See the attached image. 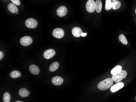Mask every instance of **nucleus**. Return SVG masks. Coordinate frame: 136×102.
Instances as JSON below:
<instances>
[{"label": "nucleus", "mask_w": 136, "mask_h": 102, "mask_svg": "<svg viewBox=\"0 0 136 102\" xmlns=\"http://www.w3.org/2000/svg\"><path fill=\"white\" fill-rule=\"evenodd\" d=\"M124 87V84L122 82H118L110 87V90L112 93L116 92Z\"/></svg>", "instance_id": "1a4fd4ad"}, {"label": "nucleus", "mask_w": 136, "mask_h": 102, "mask_svg": "<svg viewBox=\"0 0 136 102\" xmlns=\"http://www.w3.org/2000/svg\"><path fill=\"white\" fill-rule=\"evenodd\" d=\"M86 35H87V33H82V35H81V36L85 37Z\"/></svg>", "instance_id": "393cba45"}, {"label": "nucleus", "mask_w": 136, "mask_h": 102, "mask_svg": "<svg viewBox=\"0 0 136 102\" xmlns=\"http://www.w3.org/2000/svg\"><path fill=\"white\" fill-rule=\"evenodd\" d=\"M20 42L22 46H27L32 44L33 42V40L30 37L24 36L20 39Z\"/></svg>", "instance_id": "423d86ee"}, {"label": "nucleus", "mask_w": 136, "mask_h": 102, "mask_svg": "<svg viewBox=\"0 0 136 102\" xmlns=\"http://www.w3.org/2000/svg\"><path fill=\"white\" fill-rule=\"evenodd\" d=\"M55 54V51L54 49H49L44 52L43 56L45 59H49L53 57Z\"/></svg>", "instance_id": "0eeeda50"}, {"label": "nucleus", "mask_w": 136, "mask_h": 102, "mask_svg": "<svg viewBox=\"0 0 136 102\" xmlns=\"http://www.w3.org/2000/svg\"><path fill=\"white\" fill-rule=\"evenodd\" d=\"M113 81L111 78H107L101 81L97 85V87L101 90H106L110 88L113 84Z\"/></svg>", "instance_id": "f257e3e1"}, {"label": "nucleus", "mask_w": 136, "mask_h": 102, "mask_svg": "<svg viewBox=\"0 0 136 102\" xmlns=\"http://www.w3.org/2000/svg\"><path fill=\"white\" fill-rule=\"evenodd\" d=\"M113 0V1H114V0Z\"/></svg>", "instance_id": "cd10ccee"}, {"label": "nucleus", "mask_w": 136, "mask_h": 102, "mask_svg": "<svg viewBox=\"0 0 136 102\" xmlns=\"http://www.w3.org/2000/svg\"><path fill=\"white\" fill-rule=\"evenodd\" d=\"M135 13H136V10H135Z\"/></svg>", "instance_id": "bb28decb"}, {"label": "nucleus", "mask_w": 136, "mask_h": 102, "mask_svg": "<svg viewBox=\"0 0 136 102\" xmlns=\"http://www.w3.org/2000/svg\"><path fill=\"white\" fill-rule=\"evenodd\" d=\"M18 93L20 96L22 98L26 97L27 96H28L30 94V93L29 92V91L25 88L20 89L18 92Z\"/></svg>", "instance_id": "2eb2a0df"}, {"label": "nucleus", "mask_w": 136, "mask_h": 102, "mask_svg": "<svg viewBox=\"0 0 136 102\" xmlns=\"http://www.w3.org/2000/svg\"><path fill=\"white\" fill-rule=\"evenodd\" d=\"M56 12L58 16L62 17L67 14V9L65 6H60L57 10Z\"/></svg>", "instance_id": "6e6552de"}, {"label": "nucleus", "mask_w": 136, "mask_h": 102, "mask_svg": "<svg viewBox=\"0 0 136 102\" xmlns=\"http://www.w3.org/2000/svg\"><path fill=\"white\" fill-rule=\"evenodd\" d=\"M82 32V30L80 27H75L72 30V33L73 35L76 38H79L81 36Z\"/></svg>", "instance_id": "9b49d317"}, {"label": "nucleus", "mask_w": 136, "mask_h": 102, "mask_svg": "<svg viewBox=\"0 0 136 102\" xmlns=\"http://www.w3.org/2000/svg\"><path fill=\"white\" fill-rule=\"evenodd\" d=\"M7 8H8V9L9 11L13 14L17 13L18 11V7H17L15 4H14L13 3H11L9 4L8 5Z\"/></svg>", "instance_id": "ddd939ff"}, {"label": "nucleus", "mask_w": 136, "mask_h": 102, "mask_svg": "<svg viewBox=\"0 0 136 102\" xmlns=\"http://www.w3.org/2000/svg\"><path fill=\"white\" fill-rule=\"evenodd\" d=\"M59 63L57 61L53 62L49 67V70L51 72H54L58 68Z\"/></svg>", "instance_id": "f3484780"}, {"label": "nucleus", "mask_w": 136, "mask_h": 102, "mask_svg": "<svg viewBox=\"0 0 136 102\" xmlns=\"http://www.w3.org/2000/svg\"><path fill=\"white\" fill-rule=\"evenodd\" d=\"M122 70V68L121 66L118 65L114 67L111 71V74L113 76H115L119 74Z\"/></svg>", "instance_id": "4468645a"}, {"label": "nucleus", "mask_w": 136, "mask_h": 102, "mask_svg": "<svg viewBox=\"0 0 136 102\" xmlns=\"http://www.w3.org/2000/svg\"><path fill=\"white\" fill-rule=\"evenodd\" d=\"M11 1H12V3L15 4L16 5L19 6L20 4V2L19 0H11Z\"/></svg>", "instance_id": "5701e85b"}, {"label": "nucleus", "mask_w": 136, "mask_h": 102, "mask_svg": "<svg viewBox=\"0 0 136 102\" xmlns=\"http://www.w3.org/2000/svg\"><path fill=\"white\" fill-rule=\"evenodd\" d=\"M16 102H22V101H16Z\"/></svg>", "instance_id": "a878e982"}, {"label": "nucleus", "mask_w": 136, "mask_h": 102, "mask_svg": "<svg viewBox=\"0 0 136 102\" xmlns=\"http://www.w3.org/2000/svg\"><path fill=\"white\" fill-rule=\"evenodd\" d=\"M29 71L34 75H38L40 73V70L35 65H32L29 67Z\"/></svg>", "instance_id": "f8f14e48"}, {"label": "nucleus", "mask_w": 136, "mask_h": 102, "mask_svg": "<svg viewBox=\"0 0 136 102\" xmlns=\"http://www.w3.org/2000/svg\"></svg>", "instance_id": "c85d7f7f"}, {"label": "nucleus", "mask_w": 136, "mask_h": 102, "mask_svg": "<svg viewBox=\"0 0 136 102\" xmlns=\"http://www.w3.org/2000/svg\"><path fill=\"white\" fill-rule=\"evenodd\" d=\"M127 75V73L126 71L124 70H122V71L117 75L115 76H113L112 77V79H113V81L114 82H120L122 81L123 79H124L126 77Z\"/></svg>", "instance_id": "f03ea898"}, {"label": "nucleus", "mask_w": 136, "mask_h": 102, "mask_svg": "<svg viewBox=\"0 0 136 102\" xmlns=\"http://www.w3.org/2000/svg\"><path fill=\"white\" fill-rule=\"evenodd\" d=\"M86 8L89 13H93L95 10V2L94 0H88L86 3Z\"/></svg>", "instance_id": "20e7f679"}, {"label": "nucleus", "mask_w": 136, "mask_h": 102, "mask_svg": "<svg viewBox=\"0 0 136 102\" xmlns=\"http://www.w3.org/2000/svg\"><path fill=\"white\" fill-rule=\"evenodd\" d=\"M4 54L2 51H0V60H2V59L3 58Z\"/></svg>", "instance_id": "b1692460"}, {"label": "nucleus", "mask_w": 136, "mask_h": 102, "mask_svg": "<svg viewBox=\"0 0 136 102\" xmlns=\"http://www.w3.org/2000/svg\"><path fill=\"white\" fill-rule=\"evenodd\" d=\"M11 96L8 92H5L3 96V102H10V101Z\"/></svg>", "instance_id": "aec40b11"}, {"label": "nucleus", "mask_w": 136, "mask_h": 102, "mask_svg": "<svg viewBox=\"0 0 136 102\" xmlns=\"http://www.w3.org/2000/svg\"><path fill=\"white\" fill-rule=\"evenodd\" d=\"M52 34L54 38L61 39L65 35V32L62 29L56 28L53 30Z\"/></svg>", "instance_id": "39448f33"}, {"label": "nucleus", "mask_w": 136, "mask_h": 102, "mask_svg": "<svg viewBox=\"0 0 136 102\" xmlns=\"http://www.w3.org/2000/svg\"><path fill=\"white\" fill-rule=\"evenodd\" d=\"M112 8L113 9V10H116L118 9L121 6V2L120 1L117 0L113 1V2H112Z\"/></svg>", "instance_id": "a211bd4d"}, {"label": "nucleus", "mask_w": 136, "mask_h": 102, "mask_svg": "<svg viewBox=\"0 0 136 102\" xmlns=\"http://www.w3.org/2000/svg\"><path fill=\"white\" fill-rule=\"evenodd\" d=\"M102 4L100 0H97L95 2V10L98 13H100L102 10Z\"/></svg>", "instance_id": "dca6fc26"}, {"label": "nucleus", "mask_w": 136, "mask_h": 102, "mask_svg": "<svg viewBox=\"0 0 136 102\" xmlns=\"http://www.w3.org/2000/svg\"><path fill=\"white\" fill-rule=\"evenodd\" d=\"M52 83L55 86H60L63 83L64 80L60 76H56L53 78L52 79Z\"/></svg>", "instance_id": "9d476101"}, {"label": "nucleus", "mask_w": 136, "mask_h": 102, "mask_svg": "<svg viewBox=\"0 0 136 102\" xmlns=\"http://www.w3.org/2000/svg\"><path fill=\"white\" fill-rule=\"evenodd\" d=\"M25 25L29 29L35 28L38 26V22L35 19L30 18L25 21Z\"/></svg>", "instance_id": "7ed1b4c3"}, {"label": "nucleus", "mask_w": 136, "mask_h": 102, "mask_svg": "<svg viewBox=\"0 0 136 102\" xmlns=\"http://www.w3.org/2000/svg\"><path fill=\"white\" fill-rule=\"evenodd\" d=\"M119 40L121 42V43L123 44L127 45L128 44V41L127 40L126 38L123 34H121L119 37Z\"/></svg>", "instance_id": "412c9836"}, {"label": "nucleus", "mask_w": 136, "mask_h": 102, "mask_svg": "<svg viewBox=\"0 0 136 102\" xmlns=\"http://www.w3.org/2000/svg\"><path fill=\"white\" fill-rule=\"evenodd\" d=\"M112 7V3L111 0H106L105 10L106 11L110 10Z\"/></svg>", "instance_id": "4be33fe9"}, {"label": "nucleus", "mask_w": 136, "mask_h": 102, "mask_svg": "<svg viewBox=\"0 0 136 102\" xmlns=\"http://www.w3.org/2000/svg\"><path fill=\"white\" fill-rule=\"evenodd\" d=\"M21 73L18 71H13L10 73V76L13 79H16L19 77L21 76Z\"/></svg>", "instance_id": "6ab92c4d"}]
</instances>
